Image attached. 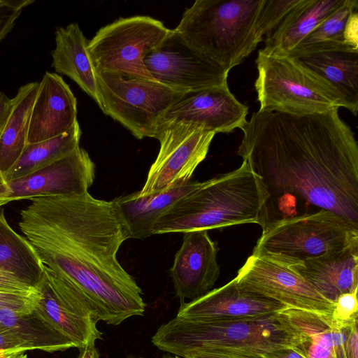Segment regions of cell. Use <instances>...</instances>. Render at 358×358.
Listing matches in <instances>:
<instances>
[{
	"instance_id": "1",
	"label": "cell",
	"mask_w": 358,
	"mask_h": 358,
	"mask_svg": "<svg viewBox=\"0 0 358 358\" xmlns=\"http://www.w3.org/2000/svg\"><path fill=\"white\" fill-rule=\"evenodd\" d=\"M30 200L20 211V231L43 266L83 293L95 319L119 325L143 315L142 290L117 258L131 235L115 200L88 192Z\"/></svg>"
},
{
	"instance_id": "2",
	"label": "cell",
	"mask_w": 358,
	"mask_h": 358,
	"mask_svg": "<svg viewBox=\"0 0 358 358\" xmlns=\"http://www.w3.org/2000/svg\"><path fill=\"white\" fill-rule=\"evenodd\" d=\"M338 109L254 112L241 129L237 154L271 196H295L358 226V145Z\"/></svg>"
},
{
	"instance_id": "3",
	"label": "cell",
	"mask_w": 358,
	"mask_h": 358,
	"mask_svg": "<svg viewBox=\"0 0 358 358\" xmlns=\"http://www.w3.org/2000/svg\"><path fill=\"white\" fill-rule=\"evenodd\" d=\"M270 193L247 162L231 171L200 182L155 224L152 235L220 229L267 222Z\"/></svg>"
},
{
	"instance_id": "4",
	"label": "cell",
	"mask_w": 358,
	"mask_h": 358,
	"mask_svg": "<svg viewBox=\"0 0 358 358\" xmlns=\"http://www.w3.org/2000/svg\"><path fill=\"white\" fill-rule=\"evenodd\" d=\"M281 312L234 320L176 317L158 328L152 343L159 350L182 357L197 349L226 348L264 354L296 347L305 337Z\"/></svg>"
},
{
	"instance_id": "5",
	"label": "cell",
	"mask_w": 358,
	"mask_h": 358,
	"mask_svg": "<svg viewBox=\"0 0 358 358\" xmlns=\"http://www.w3.org/2000/svg\"><path fill=\"white\" fill-rule=\"evenodd\" d=\"M264 0H196L173 29L189 46L229 71L262 41L257 18Z\"/></svg>"
},
{
	"instance_id": "6",
	"label": "cell",
	"mask_w": 358,
	"mask_h": 358,
	"mask_svg": "<svg viewBox=\"0 0 358 358\" xmlns=\"http://www.w3.org/2000/svg\"><path fill=\"white\" fill-rule=\"evenodd\" d=\"M262 228L252 255L287 267L358 247V226L323 209L269 221Z\"/></svg>"
},
{
	"instance_id": "7",
	"label": "cell",
	"mask_w": 358,
	"mask_h": 358,
	"mask_svg": "<svg viewBox=\"0 0 358 358\" xmlns=\"http://www.w3.org/2000/svg\"><path fill=\"white\" fill-rule=\"evenodd\" d=\"M256 64L258 76L255 87L259 111L306 115L341 107L349 110L331 85L292 57L259 50Z\"/></svg>"
},
{
	"instance_id": "8",
	"label": "cell",
	"mask_w": 358,
	"mask_h": 358,
	"mask_svg": "<svg viewBox=\"0 0 358 358\" xmlns=\"http://www.w3.org/2000/svg\"><path fill=\"white\" fill-rule=\"evenodd\" d=\"M99 108L136 138L155 137L169 108L185 92L156 80L110 71H96Z\"/></svg>"
},
{
	"instance_id": "9",
	"label": "cell",
	"mask_w": 358,
	"mask_h": 358,
	"mask_svg": "<svg viewBox=\"0 0 358 358\" xmlns=\"http://www.w3.org/2000/svg\"><path fill=\"white\" fill-rule=\"evenodd\" d=\"M170 30L161 21L145 15L121 17L101 27L87 43L95 71H110L155 80L146 69L144 59Z\"/></svg>"
},
{
	"instance_id": "10",
	"label": "cell",
	"mask_w": 358,
	"mask_h": 358,
	"mask_svg": "<svg viewBox=\"0 0 358 358\" xmlns=\"http://www.w3.org/2000/svg\"><path fill=\"white\" fill-rule=\"evenodd\" d=\"M215 133L191 123H169L159 127L155 135L160 143L156 159L139 196L160 193L189 181L206 158Z\"/></svg>"
},
{
	"instance_id": "11",
	"label": "cell",
	"mask_w": 358,
	"mask_h": 358,
	"mask_svg": "<svg viewBox=\"0 0 358 358\" xmlns=\"http://www.w3.org/2000/svg\"><path fill=\"white\" fill-rule=\"evenodd\" d=\"M153 78L184 92L227 84L228 71L189 46L173 29L144 59Z\"/></svg>"
},
{
	"instance_id": "12",
	"label": "cell",
	"mask_w": 358,
	"mask_h": 358,
	"mask_svg": "<svg viewBox=\"0 0 358 358\" xmlns=\"http://www.w3.org/2000/svg\"><path fill=\"white\" fill-rule=\"evenodd\" d=\"M245 289L289 308L331 314L332 303L290 268L251 255L234 278Z\"/></svg>"
},
{
	"instance_id": "13",
	"label": "cell",
	"mask_w": 358,
	"mask_h": 358,
	"mask_svg": "<svg viewBox=\"0 0 358 358\" xmlns=\"http://www.w3.org/2000/svg\"><path fill=\"white\" fill-rule=\"evenodd\" d=\"M95 165L80 146L68 155L22 178L7 182V202L36 197L81 194L88 192Z\"/></svg>"
},
{
	"instance_id": "14",
	"label": "cell",
	"mask_w": 358,
	"mask_h": 358,
	"mask_svg": "<svg viewBox=\"0 0 358 358\" xmlns=\"http://www.w3.org/2000/svg\"><path fill=\"white\" fill-rule=\"evenodd\" d=\"M248 113V107L238 101L226 85L184 93L165 112L157 128L183 122L215 134L230 133L245 126Z\"/></svg>"
},
{
	"instance_id": "15",
	"label": "cell",
	"mask_w": 358,
	"mask_h": 358,
	"mask_svg": "<svg viewBox=\"0 0 358 358\" xmlns=\"http://www.w3.org/2000/svg\"><path fill=\"white\" fill-rule=\"evenodd\" d=\"M217 248L207 230L184 234L176 252L171 274L181 303L199 299L210 292L220 275Z\"/></svg>"
},
{
	"instance_id": "16",
	"label": "cell",
	"mask_w": 358,
	"mask_h": 358,
	"mask_svg": "<svg viewBox=\"0 0 358 358\" xmlns=\"http://www.w3.org/2000/svg\"><path fill=\"white\" fill-rule=\"evenodd\" d=\"M289 308L248 291L235 278L189 302L182 303L176 317L191 320H234L280 313Z\"/></svg>"
},
{
	"instance_id": "17",
	"label": "cell",
	"mask_w": 358,
	"mask_h": 358,
	"mask_svg": "<svg viewBox=\"0 0 358 358\" xmlns=\"http://www.w3.org/2000/svg\"><path fill=\"white\" fill-rule=\"evenodd\" d=\"M77 121V101L69 86L59 75L46 72L32 107L27 143L57 136Z\"/></svg>"
},
{
	"instance_id": "18",
	"label": "cell",
	"mask_w": 358,
	"mask_h": 358,
	"mask_svg": "<svg viewBox=\"0 0 358 358\" xmlns=\"http://www.w3.org/2000/svg\"><path fill=\"white\" fill-rule=\"evenodd\" d=\"M41 296L34 312L78 349L102 338L90 306L84 300L67 301L56 296L45 275L37 285Z\"/></svg>"
},
{
	"instance_id": "19",
	"label": "cell",
	"mask_w": 358,
	"mask_h": 358,
	"mask_svg": "<svg viewBox=\"0 0 358 358\" xmlns=\"http://www.w3.org/2000/svg\"><path fill=\"white\" fill-rule=\"evenodd\" d=\"M289 268L332 303L358 289V247L307 259Z\"/></svg>"
},
{
	"instance_id": "20",
	"label": "cell",
	"mask_w": 358,
	"mask_h": 358,
	"mask_svg": "<svg viewBox=\"0 0 358 358\" xmlns=\"http://www.w3.org/2000/svg\"><path fill=\"white\" fill-rule=\"evenodd\" d=\"M301 332L305 339L297 346L306 358H335L337 350L345 345L355 318L341 323L331 314L287 308L281 312Z\"/></svg>"
},
{
	"instance_id": "21",
	"label": "cell",
	"mask_w": 358,
	"mask_h": 358,
	"mask_svg": "<svg viewBox=\"0 0 358 358\" xmlns=\"http://www.w3.org/2000/svg\"><path fill=\"white\" fill-rule=\"evenodd\" d=\"M55 48L51 52L56 72L72 79L100 106L96 71L91 61L86 38L74 22L59 27L55 33Z\"/></svg>"
},
{
	"instance_id": "22",
	"label": "cell",
	"mask_w": 358,
	"mask_h": 358,
	"mask_svg": "<svg viewBox=\"0 0 358 358\" xmlns=\"http://www.w3.org/2000/svg\"><path fill=\"white\" fill-rule=\"evenodd\" d=\"M345 0H300L264 38L266 55L286 56L318 24L341 6Z\"/></svg>"
},
{
	"instance_id": "23",
	"label": "cell",
	"mask_w": 358,
	"mask_h": 358,
	"mask_svg": "<svg viewBox=\"0 0 358 358\" xmlns=\"http://www.w3.org/2000/svg\"><path fill=\"white\" fill-rule=\"evenodd\" d=\"M358 1L344 3L310 32L288 55L298 57L314 52L358 50Z\"/></svg>"
},
{
	"instance_id": "24",
	"label": "cell",
	"mask_w": 358,
	"mask_h": 358,
	"mask_svg": "<svg viewBox=\"0 0 358 358\" xmlns=\"http://www.w3.org/2000/svg\"><path fill=\"white\" fill-rule=\"evenodd\" d=\"M200 182L188 181L166 192L139 196L134 192L115 199L130 231L131 238L152 235L155 224L172 206L198 187Z\"/></svg>"
},
{
	"instance_id": "25",
	"label": "cell",
	"mask_w": 358,
	"mask_h": 358,
	"mask_svg": "<svg viewBox=\"0 0 358 358\" xmlns=\"http://www.w3.org/2000/svg\"><path fill=\"white\" fill-rule=\"evenodd\" d=\"M331 85L354 115L358 110V50L314 52L294 57Z\"/></svg>"
},
{
	"instance_id": "26",
	"label": "cell",
	"mask_w": 358,
	"mask_h": 358,
	"mask_svg": "<svg viewBox=\"0 0 358 358\" xmlns=\"http://www.w3.org/2000/svg\"><path fill=\"white\" fill-rule=\"evenodd\" d=\"M38 82L21 86L13 98L10 115L0 134V171L4 176L14 166L27 143L32 107Z\"/></svg>"
},
{
	"instance_id": "27",
	"label": "cell",
	"mask_w": 358,
	"mask_h": 358,
	"mask_svg": "<svg viewBox=\"0 0 358 358\" xmlns=\"http://www.w3.org/2000/svg\"><path fill=\"white\" fill-rule=\"evenodd\" d=\"M0 268L35 288L44 275L43 264L36 252L25 237L11 228L3 211H0Z\"/></svg>"
},
{
	"instance_id": "28",
	"label": "cell",
	"mask_w": 358,
	"mask_h": 358,
	"mask_svg": "<svg viewBox=\"0 0 358 358\" xmlns=\"http://www.w3.org/2000/svg\"><path fill=\"white\" fill-rule=\"evenodd\" d=\"M80 136L81 130L77 121L68 131L57 136L27 143L16 163L3 176L6 181L29 175L68 155L79 147Z\"/></svg>"
},
{
	"instance_id": "29",
	"label": "cell",
	"mask_w": 358,
	"mask_h": 358,
	"mask_svg": "<svg viewBox=\"0 0 358 358\" xmlns=\"http://www.w3.org/2000/svg\"><path fill=\"white\" fill-rule=\"evenodd\" d=\"M0 329L13 333L29 343L33 350L54 352L74 348L71 342L45 323L34 311L22 313L0 309Z\"/></svg>"
},
{
	"instance_id": "30",
	"label": "cell",
	"mask_w": 358,
	"mask_h": 358,
	"mask_svg": "<svg viewBox=\"0 0 358 358\" xmlns=\"http://www.w3.org/2000/svg\"><path fill=\"white\" fill-rule=\"evenodd\" d=\"M300 0H264L257 18V31L263 41Z\"/></svg>"
},
{
	"instance_id": "31",
	"label": "cell",
	"mask_w": 358,
	"mask_h": 358,
	"mask_svg": "<svg viewBox=\"0 0 358 358\" xmlns=\"http://www.w3.org/2000/svg\"><path fill=\"white\" fill-rule=\"evenodd\" d=\"M34 0H0V42L13 29L23 9Z\"/></svg>"
},
{
	"instance_id": "32",
	"label": "cell",
	"mask_w": 358,
	"mask_h": 358,
	"mask_svg": "<svg viewBox=\"0 0 358 358\" xmlns=\"http://www.w3.org/2000/svg\"><path fill=\"white\" fill-rule=\"evenodd\" d=\"M40 296L38 290L30 294L0 290V309H8L22 313H31L34 309Z\"/></svg>"
},
{
	"instance_id": "33",
	"label": "cell",
	"mask_w": 358,
	"mask_h": 358,
	"mask_svg": "<svg viewBox=\"0 0 358 358\" xmlns=\"http://www.w3.org/2000/svg\"><path fill=\"white\" fill-rule=\"evenodd\" d=\"M357 310V289H356L338 296L334 302L331 317L338 322H348L358 317Z\"/></svg>"
},
{
	"instance_id": "34",
	"label": "cell",
	"mask_w": 358,
	"mask_h": 358,
	"mask_svg": "<svg viewBox=\"0 0 358 358\" xmlns=\"http://www.w3.org/2000/svg\"><path fill=\"white\" fill-rule=\"evenodd\" d=\"M183 358H264L262 354L226 348L197 349L187 352Z\"/></svg>"
},
{
	"instance_id": "35",
	"label": "cell",
	"mask_w": 358,
	"mask_h": 358,
	"mask_svg": "<svg viewBox=\"0 0 358 358\" xmlns=\"http://www.w3.org/2000/svg\"><path fill=\"white\" fill-rule=\"evenodd\" d=\"M0 290L18 293H34L38 289L17 275L0 268Z\"/></svg>"
},
{
	"instance_id": "36",
	"label": "cell",
	"mask_w": 358,
	"mask_h": 358,
	"mask_svg": "<svg viewBox=\"0 0 358 358\" xmlns=\"http://www.w3.org/2000/svg\"><path fill=\"white\" fill-rule=\"evenodd\" d=\"M33 348L24 341L20 339L13 333L0 329V352L3 351H27Z\"/></svg>"
},
{
	"instance_id": "37",
	"label": "cell",
	"mask_w": 358,
	"mask_h": 358,
	"mask_svg": "<svg viewBox=\"0 0 358 358\" xmlns=\"http://www.w3.org/2000/svg\"><path fill=\"white\" fill-rule=\"evenodd\" d=\"M346 358H358V329L356 320L350 330L345 344Z\"/></svg>"
},
{
	"instance_id": "38",
	"label": "cell",
	"mask_w": 358,
	"mask_h": 358,
	"mask_svg": "<svg viewBox=\"0 0 358 358\" xmlns=\"http://www.w3.org/2000/svg\"><path fill=\"white\" fill-rule=\"evenodd\" d=\"M262 355L264 358H306L297 346L280 348Z\"/></svg>"
},
{
	"instance_id": "39",
	"label": "cell",
	"mask_w": 358,
	"mask_h": 358,
	"mask_svg": "<svg viewBox=\"0 0 358 358\" xmlns=\"http://www.w3.org/2000/svg\"><path fill=\"white\" fill-rule=\"evenodd\" d=\"M13 107V99L0 92V134L10 115Z\"/></svg>"
},
{
	"instance_id": "40",
	"label": "cell",
	"mask_w": 358,
	"mask_h": 358,
	"mask_svg": "<svg viewBox=\"0 0 358 358\" xmlns=\"http://www.w3.org/2000/svg\"><path fill=\"white\" fill-rule=\"evenodd\" d=\"M77 358H100L99 352L95 347V343H90L80 348Z\"/></svg>"
},
{
	"instance_id": "41",
	"label": "cell",
	"mask_w": 358,
	"mask_h": 358,
	"mask_svg": "<svg viewBox=\"0 0 358 358\" xmlns=\"http://www.w3.org/2000/svg\"><path fill=\"white\" fill-rule=\"evenodd\" d=\"M0 358H27L24 351H3L0 352Z\"/></svg>"
},
{
	"instance_id": "42",
	"label": "cell",
	"mask_w": 358,
	"mask_h": 358,
	"mask_svg": "<svg viewBox=\"0 0 358 358\" xmlns=\"http://www.w3.org/2000/svg\"><path fill=\"white\" fill-rule=\"evenodd\" d=\"M8 187L3 174L0 171V195L6 196L8 193Z\"/></svg>"
},
{
	"instance_id": "43",
	"label": "cell",
	"mask_w": 358,
	"mask_h": 358,
	"mask_svg": "<svg viewBox=\"0 0 358 358\" xmlns=\"http://www.w3.org/2000/svg\"><path fill=\"white\" fill-rule=\"evenodd\" d=\"M6 203H8V202L4 196L0 195V207Z\"/></svg>"
},
{
	"instance_id": "44",
	"label": "cell",
	"mask_w": 358,
	"mask_h": 358,
	"mask_svg": "<svg viewBox=\"0 0 358 358\" xmlns=\"http://www.w3.org/2000/svg\"><path fill=\"white\" fill-rule=\"evenodd\" d=\"M164 358H180V357L176 356V357H164Z\"/></svg>"
},
{
	"instance_id": "45",
	"label": "cell",
	"mask_w": 358,
	"mask_h": 358,
	"mask_svg": "<svg viewBox=\"0 0 358 358\" xmlns=\"http://www.w3.org/2000/svg\"><path fill=\"white\" fill-rule=\"evenodd\" d=\"M131 358H136V357H131ZM138 358H140V357H138Z\"/></svg>"
},
{
	"instance_id": "46",
	"label": "cell",
	"mask_w": 358,
	"mask_h": 358,
	"mask_svg": "<svg viewBox=\"0 0 358 358\" xmlns=\"http://www.w3.org/2000/svg\"><path fill=\"white\" fill-rule=\"evenodd\" d=\"M335 358H338V357H337L336 356V357H335Z\"/></svg>"
}]
</instances>
